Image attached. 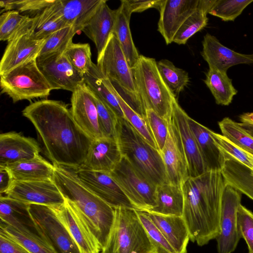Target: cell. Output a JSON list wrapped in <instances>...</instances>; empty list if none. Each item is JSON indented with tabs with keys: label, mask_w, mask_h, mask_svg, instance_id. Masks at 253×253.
<instances>
[{
	"label": "cell",
	"mask_w": 253,
	"mask_h": 253,
	"mask_svg": "<svg viewBox=\"0 0 253 253\" xmlns=\"http://www.w3.org/2000/svg\"><path fill=\"white\" fill-rule=\"evenodd\" d=\"M22 113L34 126L53 165L74 170L82 167L93 140L75 122L67 104L43 99L31 103Z\"/></svg>",
	"instance_id": "1"
},
{
	"label": "cell",
	"mask_w": 253,
	"mask_h": 253,
	"mask_svg": "<svg viewBox=\"0 0 253 253\" xmlns=\"http://www.w3.org/2000/svg\"><path fill=\"white\" fill-rule=\"evenodd\" d=\"M226 183L221 172L207 170L189 177L181 186L184 206L182 217L190 240L202 246L220 233L222 195Z\"/></svg>",
	"instance_id": "2"
},
{
	"label": "cell",
	"mask_w": 253,
	"mask_h": 253,
	"mask_svg": "<svg viewBox=\"0 0 253 253\" xmlns=\"http://www.w3.org/2000/svg\"><path fill=\"white\" fill-rule=\"evenodd\" d=\"M52 180L64 198L80 212L103 251L114 224L115 209L87 188L74 169L54 166Z\"/></svg>",
	"instance_id": "3"
},
{
	"label": "cell",
	"mask_w": 253,
	"mask_h": 253,
	"mask_svg": "<svg viewBox=\"0 0 253 253\" xmlns=\"http://www.w3.org/2000/svg\"><path fill=\"white\" fill-rule=\"evenodd\" d=\"M116 139L122 156L156 186L167 182L160 152L151 146L125 118H118Z\"/></svg>",
	"instance_id": "4"
},
{
	"label": "cell",
	"mask_w": 253,
	"mask_h": 253,
	"mask_svg": "<svg viewBox=\"0 0 253 253\" xmlns=\"http://www.w3.org/2000/svg\"><path fill=\"white\" fill-rule=\"evenodd\" d=\"M154 58L140 55L132 71L137 92L146 110H152L169 122L175 98L163 81Z\"/></svg>",
	"instance_id": "5"
},
{
	"label": "cell",
	"mask_w": 253,
	"mask_h": 253,
	"mask_svg": "<svg viewBox=\"0 0 253 253\" xmlns=\"http://www.w3.org/2000/svg\"><path fill=\"white\" fill-rule=\"evenodd\" d=\"M115 219L103 253H158L136 210L115 209Z\"/></svg>",
	"instance_id": "6"
},
{
	"label": "cell",
	"mask_w": 253,
	"mask_h": 253,
	"mask_svg": "<svg viewBox=\"0 0 253 253\" xmlns=\"http://www.w3.org/2000/svg\"><path fill=\"white\" fill-rule=\"evenodd\" d=\"M36 59L0 75L1 93L7 95L13 103L23 100L46 98L52 90L40 70Z\"/></svg>",
	"instance_id": "7"
},
{
	"label": "cell",
	"mask_w": 253,
	"mask_h": 253,
	"mask_svg": "<svg viewBox=\"0 0 253 253\" xmlns=\"http://www.w3.org/2000/svg\"><path fill=\"white\" fill-rule=\"evenodd\" d=\"M110 173L135 210L148 211L155 207L157 186L126 158L122 156Z\"/></svg>",
	"instance_id": "8"
},
{
	"label": "cell",
	"mask_w": 253,
	"mask_h": 253,
	"mask_svg": "<svg viewBox=\"0 0 253 253\" xmlns=\"http://www.w3.org/2000/svg\"><path fill=\"white\" fill-rule=\"evenodd\" d=\"M96 65L113 86L138 96L132 69L114 34L110 37L104 49L97 55Z\"/></svg>",
	"instance_id": "9"
},
{
	"label": "cell",
	"mask_w": 253,
	"mask_h": 253,
	"mask_svg": "<svg viewBox=\"0 0 253 253\" xmlns=\"http://www.w3.org/2000/svg\"><path fill=\"white\" fill-rule=\"evenodd\" d=\"M29 211L47 243L56 253H81L77 244L51 207L30 204Z\"/></svg>",
	"instance_id": "10"
},
{
	"label": "cell",
	"mask_w": 253,
	"mask_h": 253,
	"mask_svg": "<svg viewBox=\"0 0 253 253\" xmlns=\"http://www.w3.org/2000/svg\"><path fill=\"white\" fill-rule=\"evenodd\" d=\"M241 202V193L226 184L222 198L220 233L215 239L218 253H232L241 238L237 222Z\"/></svg>",
	"instance_id": "11"
},
{
	"label": "cell",
	"mask_w": 253,
	"mask_h": 253,
	"mask_svg": "<svg viewBox=\"0 0 253 253\" xmlns=\"http://www.w3.org/2000/svg\"><path fill=\"white\" fill-rule=\"evenodd\" d=\"M36 61L52 90L63 89L72 92L84 83V75L72 66L64 53L38 57Z\"/></svg>",
	"instance_id": "12"
},
{
	"label": "cell",
	"mask_w": 253,
	"mask_h": 253,
	"mask_svg": "<svg viewBox=\"0 0 253 253\" xmlns=\"http://www.w3.org/2000/svg\"><path fill=\"white\" fill-rule=\"evenodd\" d=\"M51 207L77 244L81 253L102 252L98 240L72 203L65 199L63 204Z\"/></svg>",
	"instance_id": "13"
},
{
	"label": "cell",
	"mask_w": 253,
	"mask_h": 253,
	"mask_svg": "<svg viewBox=\"0 0 253 253\" xmlns=\"http://www.w3.org/2000/svg\"><path fill=\"white\" fill-rule=\"evenodd\" d=\"M4 195L28 204L50 207L61 205L65 201L53 180L14 181Z\"/></svg>",
	"instance_id": "14"
},
{
	"label": "cell",
	"mask_w": 253,
	"mask_h": 253,
	"mask_svg": "<svg viewBox=\"0 0 253 253\" xmlns=\"http://www.w3.org/2000/svg\"><path fill=\"white\" fill-rule=\"evenodd\" d=\"M75 171L87 188L114 209L123 207L135 209L110 172L82 168Z\"/></svg>",
	"instance_id": "15"
},
{
	"label": "cell",
	"mask_w": 253,
	"mask_h": 253,
	"mask_svg": "<svg viewBox=\"0 0 253 253\" xmlns=\"http://www.w3.org/2000/svg\"><path fill=\"white\" fill-rule=\"evenodd\" d=\"M189 116L174 98L170 120L179 136L185 156L189 177H196L207 171L196 138L188 123Z\"/></svg>",
	"instance_id": "16"
},
{
	"label": "cell",
	"mask_w": 253,
	"mask_h": 253,
	"mask_svg": "<svg viewBox=\"0 0 253 253\" xmlns=\"http://www.w3.org/2000/svg\"><path fill=\"white\" fill-rule=\"evenodd\" d=\"M71 105L73 118L81 129L92 140L103 137L92 92L85 82L72 92Z\"/></svg>",
	"instance_id": "17"
},
{
	"label": "cell",
	"mask_w": 253,
	"mask_h": 253,
	"mask_svg": "<svg viewBox=\"0 0 253 253\" xmlns=\"http://www.w3.org/2000/svg\"><path fill=\"white\" fill-rule=\"evenodd\" d=\"M168 123L167 138L160 153L167 182L181 186L189 177L187 162L178 132L170 119Z\"/></svg>",
	"instance_id": "18"
},
{
	"label": "cell",
	"mask_w": 253,
	"mask_h": 253,
	"mask_svg": "<svg viewBox=\"0 0 253 253\" xmlns=\"http://www.w3.org/2000/svg\"><path fill=\"white\" fill-rule=\"evenodd\" d=\"M199 5V0H163L159 9L158 31L167 44L173 42L180 27Z\"/></svg>",
	"instance_id": "19"
},
{
	"label": "cell",
	"mask_w": 253,
	"mask_h": 253,
	"mask_svg": "<svg viewBox=\"0 0 253 253\" xmlns=\"http://www.w3.org/2000/svg\"><path fill=\"white\" fill-rule=\"evenodd\" d=\"M29 205L0 195V221L24 235L48 245L32 217Z\"/></svg>",
	"instance_id": "20"
},
{
	"label": "cell",
	"mask_w": 253,
	"mask_h": 253,
	"mask_svg": "<svg viewBox=\"0 0 253 253\" xmlns=\"http://www.w3.org/2000/svg\"><path fill=\"white\" fill-rule=\"evenodd\" d=\"M31 28L8 42L0 62V75L37 58L45 39L33 38L30 33Z\"/></svg>",
	"instance_id": "21"
},
{
	"label": "cell",
	"mask_w": 253,
	"mask_h": 253,
	"mask_svg": "<svg viewBox=\"0 0 253 253\" xmlns=\"http://www.w3.org/2000/svg\"><path fill=\"white\" fill-rule=\"evenodd\" d=\"M41 151L39 143L33 138L15 131L0 134V166L34 158Z\"/></svg>",
	"instance_id": "22"
},
{
	"label": "cell",
	"mask_w": 253,
	"mask_h": 253,
	"mask_svg": "<svg viewBox=\"0 0 253 253\" xmlns=\"http://www.w3.org/2000/svg\"><path fill=\"white\" fill-rule=\"evenodd\" d=\"M202 45L201 55L209 68L227 72L230 67L235 65L253 64V54H244L231 50L209 33L204 37Z\"/></svg>",
	"instance_id": "23"
},
{
	"label": "cell",
	"mask_w": 253,
	"mask_h": 253,
	"mask_svg": "<svg viewBox=\"0 0 253 253\" xmlns=\"http://www.w3.org/2000/svg\"><path fill=\"white\" fill-rule=\"evenodd\" d=\"M122 158L117 139L103 137L93 140L86 158L81 168L111 172Z\"/></svg>",
	"instance_id": "24"
},
{
	"label": "cell",
	"mask_w": 253,
	"mask_h": 253,
	"mask_svg": "<svg viewBox=\"0 0 253 253\" xmlns=\"http://www.w3.org/2000/svg\"><path fill=\"white\" fill-rule=\"evenodd\" d=\"M116 10L111 9L103 0L95 13L82 30L94 43L97 55L105 48L113 34Z\"/></svg>",
	"instance_id": "25"
},
{
	"label": "cell",
	"mask_w": 253,
	"mask_h": 253,
	"mask_svg": "<svg viewBox=\"0 0 253 253\" xmlns=\"http://www.w3.org/2000/svg\"><path fill=\"white\" fill-rule=\"evenodd\" d=\"M147 212L153 223L159 229L176 253H187L189 232L182 216L165 215Z\"/></svg>",
	"instance_id": "26"
},
{
	"label": "cell",
	"mask_w": 253,
	"mask_h": 253,
	"mask_svg": "<svg viewBox=\"0 0 253 253\" xmlns=\"http://www.w3.org/2000/svg\"><path fill=\"white\" fill-rule=\"evenodd\" d=\"M103 0H56L55 5L63 20L78 33L95 13Z\"/></svg>",
	"instance_id": "27"
},
{
	"label": "cell",
	"mask_w": 253,
	"mask_h": 253,
	"mask_svg": "<svg viewBox=\"0 0 253 253\" xmlns=\"http://www.w3.org/2000/svg\"><path fill=\"white\" fill-rule=\"evenodd\" d=\"M188 123L196 138L207 171H221L225 157L214 140L212 130L190 117Z\"/></svg>",
	"instance_id": "28"
},
{
	"label": "cell",
	"mask_w": 253,
	"mask_h": 253,
	"mask_svg": "<svg viewBox=\"0 0 253 253\" xmlns=\"http://www.w3.org/2000/svg\"><path fill=\"white\" fill-rule=\"evenodd\" d=\"M131 14L127 0H121V5L116 9L113 34L117 37L128 65L132 69L136 65L140 55L134 45L130 30Z\"/></svg>",
	"instance_id": "29"
},
{
	"label": "cell",
	"mask_w": 253,
	"mask_h": 253,
	"mask_svg": "<svg viewBox=\"0 0 253 253\" xmlns=\"http://www.w3.org/2000/svg\"><path fill=\"white\" fill-rule=\"evenodd\" d=\"M15 181L52 180L54 165L40 155L36 157L6 166Z\"/></svg>",
	"instance_id": "30"
},
{
	"label": "cell",
	"mask_w": 253,
	"mask_h": 253,
	"mask_svg": "<svg viewBox=\"0 0 253 253\" xmlns=\"http://www.w3.org/2000/svg\"><path fill=\"white\" fill-rule=\"evenodd\" d=\"M183 206L181 186L165 182L157 186L156 206L147 212L181 216L183 214Z\"/></svg>",
	"instance_id": "31"
},
{
	"label": "cell",
	"mask_w": 253,
	"mask_h": 253,
	"mask_svg": "<svg viewBox=\"0 0 253 253\" xmlns=\"http://www.w3.org/2000/svg\"><path fill=\"white\" fill-rule=\"evenodd\" d=\"M221 170L227 184L253 200V170L225 154Z\"/></svg>",
	"instance_id": "32"
},
{
	"label": "cell",
	"mask_w": 253,
	"mask_h": 253,
	"mask_svg": "<svg viewBox=\"0 0 253 253\" xmlns=\"http://www.w3.org/2000/svg\"><path fill=\"white\" fill-rule=\"evenodd\" d=\"M85 83L91 91L109 106L118 118H124L117 98L114 93L113 86L92 63L89 70L84 75Z\"/></svg>",
	"instance_id": "33"
},
{
	"label": "cell",
	"mask_w": 253,
	"mask_h": 253,
	"mask_svg": "<svg viewBox=\"0 0 253 253\" xmlns=\"http://www.w3.org/2000/svg\"><path fill=\"white\" fill-rule=\"evenodd\" d=\"M55 1L56 0L41 13L33 18L30 33L35 39L44 40L54 32L69 26L60 15Z\"/></svg>",
	"instance_id": "34"
},
{
	"label": "cell",
	"mask_w": 253,
	"mask_h": 253,
	"mask_svg": "<svg viewBox=\"0 0 253 253\" xmlns=\"http://www.w3.org/2000/svg\"><path fill=\"white\" fill-rule=\"evenodd\" d=\"M204 82L218 105H229L238 92L227 72L215 68H209Z\"/></svg>",
	"instance_id": "35"
},
{
	"label": "cell",
	"mask_w": 253,
	"mask_h": 253,
	"mask_svg": "<svg viewBox=\"0 0 253 253\" xmlns=\"http://www.w3.org/2000/svg\"><path fill=\"white\" fill-rule=\"evenodd\" d=\"M215 0H199L198 9L187 19L175 34L173 42L185 44L195 33L204 28L208 24L207 16Z\"/></svg>",
	"instance_id": "36"
},
{
	"label": "cell",
	"mask_w": 253,
	"mask_h": 253,
	"mask_svg": "<svg viewBox=\"0 0 253 253\" xmlns=\"http://www.w3.org/2000/svg\"><path fill=\"white\" fill-rule=\"evenodd\" d=\"M33 18L16 10L5 11L0 16V40L9 42L24 31L30 28Z\"/></svg>",
	"instance_id": "37"
},
{
	"label": "cell",
	"mask_w": 253,
	"mask_h": 253,
	"mask_svg": "<svg viewBox=\"0 0 253 253\" xmlns=\"http://www.w3.org/2000/svg\"><path fill=\"white\" fill-rule=\"evenodd\" d=\"M157 65L164 83L172 94L177 98L179 93L189 82L188 73L175 67L171 61L167 59H162L158 61Z\"/></svg>",
	"instance_id": "38"
},
{
	"label": "cell",
	"mask_w": 253,
	"mask_h": 253,
	"mask_svg": "<svg viewBox=\"0 0 253 253\" xmlns=\"http://www.w3.org/2000/svg\"><path fill=\"white\" fill-rule=\"evenodd\" d=\"M218 123L222 135L246 152L253 155V137L242 128L239 123L225 117Z\"/></svg>",
	"instance_id": "39"
},
{
	"label": "cell",
	"mask_w": 253,
	"mask_h": 253,
	"mask_svg": "<svg viewBox=\"0 0 253 253\" xmlns=\"http://www.w3.org/2000/svg\"><path fill=\"white\" fill-rule=\"evenodd\" d=\"M77 33L72 26L66 27L54 32L45 39L38 57L64 53L73 42V38Z\"/></svg>",
	"instance_id": "40"
},
{
	"label": "cell",
	"mask_w": 253,
	"mask_h": 253,
	"mask_svg": "<svg viewBox=\"0 0 253 253\" xmlns=\"http://www.w3.org/2000/svg\"><path fill=\"white\" fill-rule=\"evenodd\" d=\"M113 91L123 112L124 118L151 146L158 149L146 119L134 111L124 101L114 86Z\"/></svg>",
	"instance_id": "41"
},
{
	"label": "cell",
	"mask_w": 253,
	"mask_h": 253,
	"mask_svg": "<svg viewBox=\"0 0 253 253\" xmlns=\"http://www.w3.org/2000/svg\"><path fill=\"white\" fill-rule=\"evenodd\" d=\"M72 66L84 75L91 67V52L88 43L72 42L64 52Z\"/></svg>",
	"instance_id": "42"
},
{
	"label": "cell",
	"mask_w": 253,
	"mask_h": 253,
	"mask_svg": "<svg viewBox=\"0 0 253 253\" xmlns=\"http://www.w3.org/2000/svg\"><path fill=\"white\" fill-rule=\"evenodd\" d=\"M55 0H7L0 1L4 11L16 10L24 15L34 18L41 13Z\"/></svg>",
	"instance_id": "43"
},
{
	"label": "cell",
	"mask_w": 253,
	"mask_h": 253,
	"mask_svg": "<svg viewBox=\"0 0 253 253\" xmlns=\"http://www.w3.org/2000/svg\"><path fill=\"white\" fill-rule=\"evenodd\" d=\"M253 0H215L208 13L223 21H234Z\"/></svg>",
	"instance_id": "44"
},
{
	"label": "cell",
	"mask_w": 253,
	"mask_h": 253,
	"mask_svg": "<svg viewBox=\"0 0 253 253\" xmlns=\"http://www.w3.org/2000/svg\"><path fill=\"white\" fill-rule=\"evenodd\" d=\"M92 94L97 108L99 127L103 136L116 138L118 117L93 92Z\"/></svg>",
	"instance_id": "45"
},
{
	"label": "cell",
	"mask_w": 253,
	"mask_h": 253,
	"mask_svg": "<svg viewBox=\"0 0 253 253\" xmlns=\"http://www.w3.org/2000/svg\"><path fill=\"white\" fill-rule=\"evenodd\" d=\"M138 217L158 253H176L164 236L148 217L147 212L136 210Z\"/></svg>",
	"instance_id": "46"
},
{
	"label": "cell",
	"mask_w": 253,
	"mask_h": 253,
	"mask_svg": "<svg viewBox=\"0 0 253 253\" xmlns=\"http://www.w3.org/2000/svg\"><path fill=\"white\" fill-rule=\"evenodd\" d=\"M0 228L2 229L10 237L20 244L30 253H56L48 245L24 235L1 221Z\"/></svg>",
	"instance_id": "47"
},
{
	"label": "cell",
	"mask_w": 253,
	"mask_h": 253,
	"mask_svg": "<svg viewBox=\"0 0 253 253\" xmlns=\"http://www.w3.org/2000/svg\"><path fill=\"white\" fill-rule=\"evenodd\" d=\"M146 119L160 152L166 142L168 133V123L152 110H146Z\"/></svg>",
	"instance_id": "48"
},
{
	"label": "cell",
	"mask_w": 253,
	"mask_h": 253,
	"mask_svg": "<svg viewBox=\"0 0 253 253\" xmlns=\"http://www.w3.org/2000/svg\"><path fill=\"white\" fill-rule=\"evenodd\" d=\"M212 135L215 143L223 153L253 169V166L245 151L234 144L222 134L212 131Z\"/></svg>",
	"instance_id": "49"
},
{
	"label": "cell",
	"mask_w": 253,
	"mask_h": 253,
	"mask_svg": "<svg viewBox=\"0 0 253 253\" xmlns=\"http://www.w3.org/2000/svg\"><path fill=\"white\" fill-rule=\"evenodd\" d=\"M238 230L248 246L249 253H253V213L240 205L237 213Z\"/></svg>",
	"instance_id": "50"
},
{
	"label": "cell",
	"mask_w": 253,
	"mask_h": 253,
	"mask_svg": "<svg viewBox=\"0 0 253 253\" xmlns=\"http://www.w3.org/2000/svg\"><path fill=\"white\" fill-rule=\"evenodd\" d=\"M0 253H30L0 228Z\"/></svg>",
	"instance_id": "51"
},
{
	"label": "cell",
	"mask_w": 253,
	"mask_h": 253,
	"mask_svg": "<svg viewBox=\"0 0 253 253\" xmlns=\"http://www.w3.org/2000/svg\"><path fill=\"white\" fill-rule=\"evenodd\" d=\"M163 1V0H127L130 10L132 13L133 12H141L150 8H155L159 10Z\"/></svg>",
	"instance_id": "52"
},
{
	"label": "cell",
	"mask_w": 253,
	"mask_h": 253,
	"mask_svg": "<svg viewBox=\"0 0 253 253\" xmlns=\"http://www.w3.org/2000/svg\"><path fill=\"white\" fill-rule=\"evenodd\" d=\"M14 179L6 166H0V193L5 194L12 186Z\"/></svg>",
	"instance_id": "53"
},
{
	"label": "cell",
	"mask_w": 253,
	"mask_h": 253,
	"mask_svg": "<svg viewBox=\"0 0 253 253\" xmlns=\"http://www.w3.org/2000/svg\"><path fill=\"white\" fill-rule=\"evenodd\" d=\"M239 119L240 126L253 137V112L243 113Z\"/></svg>",
	"instance_id": "54"
},
{
	"label": "cell",
	"mask_w": 253,
	"mask_h": 253,
	"mask_svg": "<svg viewBox=\"0 0 253 253\" xmlns=\"http://www.w3.org/2000/svg\"><path fill=\"white\" fill-rule=\"evenodd\" d=\"M253 166V155L246 152ZM253 170V169H252Z\"/></svg>",
	"instance_id": "55"
},
{
	"label": "cell",
	"mask_w": 253,
	"mask_h": 253,
	"mask_svg": "<svg viewBox=\"0 0 253 253\" xmlns=\"http://www.w3.org/2000/svg\"><path fill=\"white\" fill-rule=\"evenodd\" d=\"M100 253H103L102 252H101Z\"/></svg>",
	"instance_id": "56"
}]
</instances>
